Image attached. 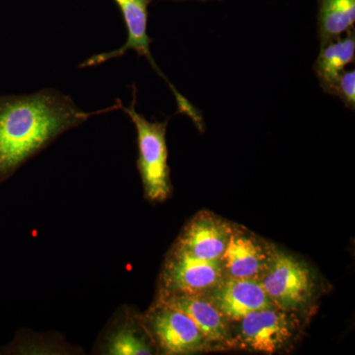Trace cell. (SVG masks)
Instances as JSON below:
<instances>
[{"label": "cell", "mask_w": 355, "mask_h": 355, "mask_svg": "<svg viewBox=\"0 0 355 355\" xmlns=\"http://www.w3.org/2000/svg\"><path fill=\"white\" fill-rule=\"evenodd\" d=\"M120 110V100L99 112L81 111L69 96L44 89L19 96H0V183L60 135L90 116Z\"/></svg>", "instance_id": "obj_1"}, {"label": "cell", "mask_w": 355, "mask_h": 355, "mask_svg": "<svg viewBox=\"0 0 355 355\" xmlns=\"http://www.w3.org/2000/svg\"><path fill=\"white\" fill-rule=\"evenodd\" d=\"M137 90L132 88V101L130 107L120 102V110L128 114L135 125L137 135V170L141 178L144 196L153 202H164L172 193L170 167L168 165V147L166 141L168 121H149L137 113Z\"/></svg>", "instance_id": "obj_2"}, {"label": "cell", "mask_w": 355, "mask_h": 355, "mask_svg": "<svg viewBox=\"0 0 355 355\" xmlns=\"http://www.w3.org/2000/svg\"><path fill=\"white\" fill-rule=\"evenodd\" d=\"M260 282L273 305L291 312L303 309L314 296L315 279L308 266L277 249Z\"/></svg>", "instance_id": "obj_3"}, {"label": "cell", "mask_w": 355, "mask_h": 355, "mask_svg": "<svg viewBox=\"0 0 355 355\" xmlns=\"http://www.w3.org/2000/svg\"><path fill=\"white\" fill-rule=\"evenodd\" d=\"M157 352L191 354L207 349L209 343L195 322L182 311L156 300L142 316Z\"/></svg>", "instance_id": "obj_4"}, {"label": "cell", "mask_w": 355, "mask_h": 355, "mask_svg": "<svg viewBox=\"0 0 355 355\" xmlns=\"http://www.w3.org/2000/svg\"><path fill=\"white\" fill-rule=\"evenodd\" d=\"M223 279L220 260H198L170 251L161 272L158 294L209 296Z\"/></svg>", "instance_id": "obj_5"}, {"label": "cell", "mask_w": 355, "mask_h": 355, "mask_svg": "<svg viewBox=\"0 0 355 355\" xmlns=\"http://www.w3.org/2000/svg\"><path fill=\"white\" fill-rule=\"evenodd\" d=\"M291 311L277 306L253 311L240 319L238 342L245 349L272 354L295 336L296 321Z\"/></svg>", "instance_id": "obj_6"}, {"label": "cell", "mask_w": 355, "mask_h": 355, "mask_svg": "<svg viewBox=\"0 0 355 355\" xmlns=\"http://www.w3.org/2000/svg\"><path fill=\"white\" fill-rule=\"evenodd\" d=\"M275 249L242 226L233 225L222 254V272L226 279L260 282L270 266Z\"/></svg>", "instance_id": "obj_7"}, {"label": "cell", "mask_w": 355, "mask_h": 355, "mask_svg": "<svg viewBox=\"0 0 355 355\" xmlns=\"http://www.w3.org/2000/svg\"><path fill=\"white\" fill-rule=\"evenodd\" d=\"M232 224L209 211L198 212L184 228L171 251L202 261H219Z\"/></svg>", "instance_id": "obj_8"}, {"label": "cell", "mask_w": 355, "mask_h": 355, "mask_svg": "<svg viewBox=\"0 0 355 355\" xmlns=\"http://www.w3.org/2000/svg\"><path fill=\"white\" fill-rule=\"evenodd\" d=\"M153 1V0H114L120 8L125 27H127V41L118 50L93 55L86 60L80 67H96L110 60L123 57L128 51H135L140 57L146 58L159 76L165 79L166 83L171 88L172 92H176L177 89L172 85L171 83H169L162 71L159 69L150 53V44L153 41L147 34V22H148V6Z\"/></svg>", "instance_id": "obj_9"}, {"label": "cell", "mask_w": 355, "mask_h": 355, "mask_svg": "<svg viewBox=\"0 0 355 355\" xmlns=\"http://www.w3.org/2000/svg\"><path fill=\"white\" fill-rule=\"evenodd\" d=\"M209 297L229 322H238L253 311L275 306L257 280L224 277Z\"/></svg>", "instance_id": "obj_10"}, {"label": "cell", "mask_w": 355, "mask_h": 355, "mask_svg": "<svg viewBox=\"0 0 355 355\" xmlns=\"http://www.w3.org/2000/svg\"><path fill=\"white\" fill-rule=\"evenodd\" d=\"M106 355H150L157 354L142 317L123 312L111 322L98 347Z\"/></svg>", "instance_id": "obj_11"}, {"label": "cell", "mask_w": 355, "mask_h": 355, "mask_svg": "<svg viewBox=\"0 0 355 355\" xmlns=\"http://www.w3.org/2000/svg\"><path fill=\"white\" fill-rule=\"evenodd\" d=\"M156 300L182 311L195 322L209 345H229L231 343L229 321L209 296L186 294H158Z\"/></svg>", "instance_id": "obj_12"}, {"label": "cell", "mask_w": 355, "mask_h": 355, "mask_svg": "<svg viewBox=\"0 0 355 355\" xmlns=\"http://www.w3.org/2000/svg\"><path fill=\"white\" fill-rule=\"evenodd\" d=\"M354 29L347 32L342 38L321 46L313 70L324 92H329L345 67L354 62Z\"/></svg>", "instance_id": "obj_13"}, {"label": "cell", "mask_w": 355, "mask_h": 355, "mask_svg": "<svg viewBox=\"0 0 355 355\" xmlns=\"http://www.w3.org/2000/svg\"><path fill=\"white\" fill-rule=\"evenodd\" d=\"M355 0H319L318 37L320 46L342 38L354 29Z\"/></svg>", "instance_id": "obj_14"}, {"label": "cell", "mask_w": 355, "mask_h": 355, "mask_svg": "<svg viewBox=\"0 0 355 355\" xmlns=\"http://www.w3.org/2000/svg\"><path fill=\"white\" fill-rule=\"evenodd\" d=\"M328 94L335 96L343 103L347 109L354 112L355 110V70H343Z\"/></svg>", "instance_id": "obj_15"}, {"label": "cell", "mask_w": 355, "mask_h": 355, "mask_svg": "<svg viewBox=\"0 0 355 355\" xmlns=\"http://www.w3.org/2000/svg\"><path fill=\"white\" fill-rule=\"evenodd\" d=\"M173 1H189V0H173ZM195 1H210V0H195Z\"/></svg>", "instance_id": "obj_16"}]
</instances>
